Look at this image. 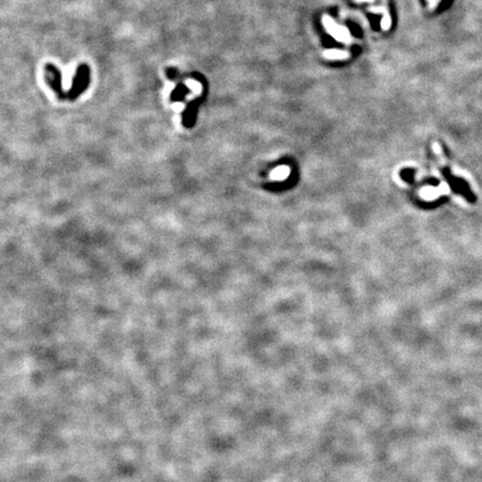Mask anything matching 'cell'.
I'll return each mask as SVG.
<instances>
[{
	"label": "cell",
	"instance_id": "obj_7",
	"mask_svg": "<svg viewBox=\"0 0 482 482\" xmlns=\"http://www.w3.org/2000/svg\"><path fill=\"white\" fill-rule=\"evenodd\" d=\"M289 175V168L288 167H279L271 173V177L274 180H285Z\"/></svg>",
	"mask_w": 482,
	"mask_h": 482
},
{
	"label": "cell",
	"instance_id": "obj_3",
	"mask_svg": "<svg viewBox=\"0 0 482 482\" xmlns=\"http://www.w3.org/2000/svg\"><path fill=\"white\" fill-rule=\"evenodd\" d=\"M44 77L49 88L57 94L59 100H66L67 94L63 89L62 85V72L58 69L57 66L53 64H46L44 67Z\"/></svg>",
	"mask_w": 482,
	"mask_h": 482
},
{
	"label": "cell",
	"instance_id": "obj_1",
	"mask_svg": "<svg viewBox=\"0 0 482 482\" xmlns=\"http://www.w3.org/2000/svg\"><path fill=\"white\" fill-rule=\"evenodd\" d=\"M90 84V68L88 64H81L75 73L73 84L67 93V100L75 101L80 97Z\"/></svg>",
	"mask_w": 482,
	"mask_h": 482
},
{
	"label": "cell",
	"instance_id": "obj_8",
	"mask_svg": "<svg viewBox=\"0 0 482 482\" xmlns=\"http://www.w3.org/2000/svg\"><path fill=\"white\" fill-rule=\"evenodd\" d=\"M356 2H373L375 0H355Z\"/></svg>",
	"mask_w": 482,
	"mask_h": 482
},
{
	"label": "cell",
	"instance_id": "obj_5",
	"mask_svg": "<svg viewBox=\"0 0 482 482\" xmlns=\"http://www.w3.org/2000/svg\"><path fill=\"white\" fill-rule=\"evenodd\" d=\"M324 57L329 59V61H344V59L350 58L351 54L346 50L341 49H329L324 51Z\"/></svg>",
	"mask_w": 482,
	"mask_h": 482
},
{
	"label": "cell",
	"instance_id": "obj_6",
	"mask_svg": "<svg viewBox=\"0 0 482 482\" xmlns=\"http://www.w3.org/2000/svg\"><path fill=\"white\" fill-rule=\"evenodd\" d=\"M188 89H189L188 86H185V85L177 86V88L173 90L172 94H171V101L172 102L182 101V98L189 93Z\"/></svg>",
	"mask_w": 482,
	"mask_h": 482
},
{
	"label": "cell",
	"instance_id": "obj_4",
	"mask_svg": "<svg viewBox=\"0 0 482 482\" xmlns=\"http://www.w3.org/2000/svg\"><path fill=\"white\" fill-rule=\"evenodd\" d=\"M370 10L372 11V13L382 14V16H383L382 22H381L382 29L385 30V31L389 30L390 27H391V23H392V21H391V16H390V13H389V8L386 7V5H384V3H383V5L378 6V7H371Z\"/></svg>",
	"mask_w": 482,
	"mask_h": 482
},
{
	"label": "cell",
	"instance_id": "obj_2",
	"mask_svg": "<svg viewBox=\"0 0 482 482\" xmlns=\"http://www.w3.org/2000/svg\"><path fill=\"white\" fill-rule=\"evenodd\" d=\"M323 25L325 27V29L327 33H329L331 37L334 39H336L337 42L343 43V44L350 45L353 38H351V31L344 27L342 25H338V23L334 21L333 18L329 15H324L322 18Z\"/></svg>",
	"mask_w": 482,
	"mask_h": 482
}]
</instances>
